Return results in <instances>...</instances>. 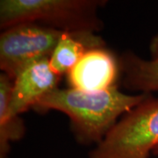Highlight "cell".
<instances>
[{"mask_svg": "<svg viewBox=\"0 0 158 158\" xmlns=\"http://www.w3.org/2000/svg\"><path fill=\"white\" fill-rule=\"evenodd\" d=\"M149 94L127 95L117 86L99 92L56 88L43 97L34 108L67 114L77 140L81 144L98 145L115 126L119 116L140 105Z\"/></svg>", "mask_w": 158, "mask_h": 158, "instance_id": "obj_1", "label": "cell"}, {"mask_svg": "<svg viewBox=\"0 0 158 158\" xmlns=\"http://www.w3.org/2000/svg\"><path fill=\"white\" fill-rule=\"evenodd\" d=\"M106 1L97 0H1L0 27L38 23L66 32L101 30L98 9Z\"/></svg>", "mask_w": 158, "mask_h": 158, "instance_id": "obj_2", "label": "cell"}, {"mask_svg": "<svg viewBox=\"0 0 158 158\" xmlns=\"http://www.w3.org/2000/svg\"><path fill=\"white\" fill-rule=\"evenodd\" d=\"M158 146V98L149 94L123 115L89 158H148Z\"/></svg>", "mask_w": 158, "mask_h": 158, "instance_id": "obj_3", "label": "cell"}, {"mask_svg": "<svg viewBox=\"0 0 158 158\" xmlns=\"http://www.w3.org/2000/svg\"><path fill=\"white\" fill-rule=\"evenodd\" d=\"M66 31L40 25L21 23L0 35V68L11 80L29 64L50 58Z\"/></svg>", "mask_w": 158, "mask_h": 158, "instance_id": "obj_4", "label": "cell"}, {"mask_svg": "<svg viewBox=\"0 0 158 158\" xmlns=\"http://www.w3.org/2000/svg\"><path fill=\"white\" fill-rule=\"evenodd\" d=\"M119 71V60L112 51L95 48L79 59L67 74V80L71 89L99 92L116 86Z\"/></svg>", "mask_w": 158, "mask_h": 158, "instance_id": "obj_5", "label": "cell"}, {"mask_svg": "<svg viewBox=\"0 0 158 158\" xmlns=\"http://www.w3.org/2000/svg\"><path fill=\"white\" fill-rule=\"evenodd\" d=\"M49 59L29 64L13 80L8 108L11 114L19 115L30 107L34 108L45 95L58 88L61 77L52 70Z\"/></svg>", "mask_w": 158, "mask_h": 158, "instance_id": "obj_6", "label": "cell"}, {"mask_svg": "<svg viewBox=\"0 0 158 158\" xmlns=\"http://www.w3.org/2000/svg\"><path fill=\"white\" fill-rule=\"evenodd\" d=\"M105 45L104 40L94 33L66 32L49 59L51 69L60 77L63 74H68L89 49L103 48Z\"/></svg>", "mask_w": 158, "mask_h": 158, "instance_id": "obj_7", "label": "cell"}, {"mask_svg": "<svg viewBox=\"0 0 158 158\" xmlns=\"http://www.w3.org/2000/svg\"><path fill=\"white\" fill-rule=\"evenodd\" d=\"M123 85L132 90L150 93L158 90V62L144 60L133 52H127L119 59Z\"/></svg>", "mask_w": 158, "mask_h": 158, "instance_id": "obj_8", "label": "cell"}, {"mask_svg": "<svg viewBox=\"0 0 158 158\" xmlns=\"http://www.w3.org/2000/svg\"><path fill=\"white\" fill-rule=\"evenodd\" d=\"M13 80L6 74L0 75V158H6L11 149V142L22 138L26 127L19 115L8 111Z\"/></svg>", "mask_w": 158, "mask_h": 158, "instance_id": "obj_9", "label": "cell"}, {"mask_svg": "<svg viewBox=\"0 0 158 158\" xmlns=\"http://www.w3.org/2000/svg\"><path fill=\"white\" fill-rule=\"evenodd\" d=\"M149 51H150V56L152 58L151 60L158 62V34H156L151 40L150 44H149Z\"/></svg>", "mask_w": 158, "mask_h": 158, "instance_id": "obj_10", "label": "cell"}, {"mask_svg": "<svg viewBox=\"0 0 158 158\" xmlns=\"http://www.w3.org/2000/svg\"><path fill=\"white\" fill-rule=\"evenodd\" d=\"M152 154L155 155V156H158V146L154 148V150L152 151Z\"/></svg>", "mask_w": 158, "mask_h": 158, "instance_id": "obj_11", "label": "cell"}]
</instances>
